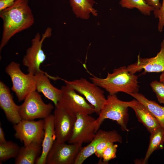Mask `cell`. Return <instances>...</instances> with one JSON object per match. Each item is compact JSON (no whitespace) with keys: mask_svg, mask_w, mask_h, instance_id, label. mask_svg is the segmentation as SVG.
<instances>
[{"mask_svg":"<svg viewBox=\"0 0 164 164\" xmlns=\"http://www.w3.org/2000/svg\"><path fill=\"white\" fill-rule=\"evenodd\" d=\"M72 10L78 18L84 19L89 18L91 14L97 15V11L94 7V0H69Z\"/></svg>","mask_w":164,"mask_h":164,"instance_id":"cell-20","label":"cell"},{"mask_svg":"<svg viewBox=\"0 0 164 164\" xmlns=\"http://www.w3.org/2000/svg\"><path fill=\"white\" fill-rule=\"evenodd\" d=\"M90 79L93 83L105 89L109 94L123 92L130 95L139 91L138 76L129 72L125 66L114 69L111 73H108L104 78L93 76Z\"/></svg>","mask_w":164,"mask_h":164,"instance_id":"cell-2","label":"cell"},{"mask_svg":"<svg viewBox=\"0 0 164 164\" xmlns=\"http://www.w3.org/2000/svg\"><path fill=\"white\" fill-rule=\"evenodd\" d=\"M113 143H114L109 141H102L97 146L94 154L98 158L101 159L104 150L107 147Z\"/></svg>","mask_w":164,"mask_h":164,"instance_id":"cell-28","label":"cell"},{"mask_svg":"<svg viewBox=\"0 0 164 164\" xmlns=\"http://www.w3.org/2000/svg\"><path fill=\"white\" fill-rule=\"evenodd\" d=\"M134 111L138 121L151 134L161 126L155 117L142 103L135 100L130 107Z\"/></svg>","mask_w":164,"mask_h":164,"instance_id":"cell-18","label":"cell"},{"mask_svg":"<svg viewBox=\"0 0 164 164\" xmlns=\"http://www.w3.org/2000/svg\"><path fill=\"white\" fill-rule=\"evenodd\" d=\"M44 135L42 142V150L36 159V164H46L47 155L56 140L53 114H50L44 119Z\"/></svg>","mask_w":164,"mask_h":164,"instance_id":"cell-17","label":"cell"},{"mask_svg":"<svg viewBox=\"0 0 164 164\" xmlns=\"http://www.w3.org/2000/svg\"><path fill=\"white\" fill-rule=\"evenodd\" d=\"M150 85L155 94L158 102L164 104V83L155 80L152 81Z\"/></svg>","mask_w":164,"mask_h":164,"instance_id":"cell-26","label":"cell"},{"mask_svg":"<svg viewBox=\"0 0 164 164\" xmlns=\"http://www.w3.org/2000/svg\"><path fill=\"white\" fill-rule=\"evenodd\" d=\"M122 138L115 130L105 131L99 129L93 139L85 147H81L75 160L74 164H82L87 158L95 153L97 145L104 141L113 142H122Z\"/></svg>","mask_w":164,"mask_h":164,"instance_id":"cell-14","label":"cell"},{"mask_svg":"<svg viewBox=\"0 0 164 164\" xmlns=\"http://www.w3.org/2000/svg\"><path fill=\"white\" fill-rule=\"evenodd\" d=\"M143 104L158 121L161 127L164 129V107L155 101L150 100L138 92L130 95Z\"/></svg>","mask_w":164,"mask_h":164,"instance_id":"cell-21","label":"cell"},{"mask_svg":"<svg viewBox=\"0 0 164 164\" xmlns=\"http://www.w3.org/2000/svg\"><path fill=\"white\" fill-rule=\"evenodd\" d=\"M44 119L37 121L22 119L14 125L15 136L23 143L24 146L33 142L41 143L44 137Z\"/></svg>","mask_w":164,"mask_h":164,"instance_id":"cell-9","label":"cell"},{"mask_svg":"<svg viewBox=\"0 0 164 164\" xmlns=\"http://www.w3.org/2000/svg\"><path fill=\"white\" fill-rule=\"evenodd\" d=\"M54 108L51 103H45L36 90L30 93L20 105L19 113L22 119L33 120L48 117Z\"/></svg>","mask_w":164,"mask_h":164,"instance_id":"cell-7","label":"cell"},{"mask_svg":"<svg viewBox=\"0 0 164 164\" xmlns=\"http://www.w3.org/2000/svg\"><path fill=\"white\" fill-rule=\"evenodd\" d=\"M0 107L7 120L13 125L22 120L19 113L20 105L15 103L9 88L2 81H0Z\"/></svg>","mask_w":164,"mask_h":164,"instance_id":"cell-15","label":"cell"},{"mask_svg":"<svg viewBox=\"0 0 164 164\" xmlns=\"http://www.w3.org/2000/svg\"><path fill=\"white\" fill-rule=\"evenodd\" d=\"M21 148L17 144L11 141L0 144V163L10 159L16 158Z\"/></svg>","mask_w":164,"mask_h":164,"instance_id":"cell-23","label":"cell"},{"mask_svg":"<svg viewBox=\"0 0 164 164\" xmlns=\"http://www.w3.org/2000/svg\"><path fill=\"white\" fill-rule=\"evenodd\" d=\"M52 31L51 28L47 27L41 36L38 32L32 39L31 45L27 49L22 60L23 64L27 68L29 73L35 75L43 71L40 66L46 60V56L42 48L43 43L46 38L51 36Z\"/></svg>","mask_w":164,"mask_h":164,"instance_id":"cell-5","label":"cell"},{"mask_svg":"<svg viewBox=\"0 0 164 164\" xmlns=\"http://www.w3.org/2000/svg\"><path fill=\"white\" fill-rule=\"evenodd\" d=\"M119 4L123 8L129 9L136 8L145 15H150L151 12L154 10L144 0H120Z\"/></svg>","mask_w":164,"mask_h":164,"instance_id":"cell-24","label":"cell"},{"mask_svg":"<svg viewBox=\"0 0 164 164\" xmlns=\"http://www.w3.org/2000/svg\"><path fill=\"white\" fill-rule=\"evenodd\" d=\"M20 66L19 63L12 61L5 69L12 82L11 89L19 102L24 100L30 93L36 90L34 75L29 73L25 74Z\"/></svg>","mask_w":164,"mask_h":164,"instance_id":"cell-4","label":"cell"},{"mask_svg":"<svg viewBox=\"0 0 164 164\" xmlns=\"http://www.w3.org/2000/svg\"><path fill=\"white\" fill-rule=\"evenodd\" d=\"M118 145L113 143L107 147L103 151L100 160L101 162L106 164L111 159L117 157L116 152Z\"/></svg>","mask_w":164,"mask_h":164,"instance_id":"cell-25","label":"cell"},{"mask_svg":"<svg viewBox=\"0 0 164 164\" xmlns=\"http://www.w3.org/2000/svg\"><path fill=\"white\" fill-rule=\"evenodd\" d=\"M64 80L66 85L83 95L94 107L95 113L98 115L99 114L107 100L104 92L100 87L83 78L71 81Z\"/></svg>","mask_w":164,"mask_h":164,"instance_id":"cell-8","label":"cell"},{"mask_svg":"<svg viewBox=\"0 0 164 164\" xmlns=\"http://www.w3.org/2000/svg\"><path fill=\"white\" fill-rule=\"evenodd\" d=\"M144 1L148 5L153 8L154 10L159 9L161 6V3L160 2L159 0H144Z\"/></svg>","mask_w":164,"mask_h":164,"instance_id":"cell-29","label":"cell"},{"mask_svg":"<svg viewBox=\"0 0 164 164\" xmlns=\"http://www.w3.org/2000/svg\"><path fill=\"white\" fill-rule=\"evenodd\" d=\"M29 0H16L12 5L0 11L3 21L0 51L13 36L33 24L34 18Z\"/></svg>","mask_w":164,"mask_h":164,"instance_id":"cell-1","label":"cell"},{"mask_svg":"<svg viewBox=\"0 0 164 164\" xmlns=\"http://www.w3.org/2000/svg\"><path fill=\"white\" fill-rule=\"evenodd\" d=\"M34 77L37 91L43 94L46 97L53 101L56 106L60 97L61 90L54 86L48 77L55 80L59 78L51 76L43 71L34 75Z\"/></svg>","mask_w":164,"mask_h":164,"instance_id":"cell-16","label":"cell"},{"mask_svg":"<svg viewBox=\"0 0 164 164\" xmlns=\"http://www.w3.org/2000/svg\"><path fill=\"white\" fill-rule=\"evenodd\" d=\"M149 147L143 160V164H145L149 159L155 150L163 149L164 143V129L161 126L150 134Z\"/></svg>","mask_w":164,"mask_h":164,"instance_id":"cell-22","label":"cell"},{"mask_svg":"<svg viewBox=\"0 0 164 164\" xmlns=\"http://www.w3.org/2000/svg\"><path fill=\"white\" fill-rule=\"evenodd\" d=\"M135 100L129 101H121L116 94H109L105 104L95 121V132L99 130L101 125L106 119L115 121L120 126L123 131H128L127 125L128 121V108Z\"/></svg>","mask_w":164,"mask_h":164,"instance_id":"cell-3","label":"cell"},{"mask_svg":"<svg viewBox=\"0 0 164 164\" xmlns=\"http://www.w3.org/2000/svg\"><path fill=\"white\" fill-rule=\"evenodd\" d=\"M68 143L90 142L95 136L96 119L90 114H78Z\"/></svg>","mask_w":164,"mask_h":164,"instance_id":"cell-11","label":"cell"},{"mask_svg":"<svg viewBox=\"0 0 164 164\" xmlns=\"http://www.w3.org/2000/svg\"><path fill=\"white\" fill-rule=\"evenodd\" d=\"M82 144H68L56 140L46 158L47 164H74Z\"/></svg>","mask_w":164,"mask_h":164,"instance_id":"cell-10","label":"cell"},{"mask_svg":"<svg viewBox=\"0 0 164 164\" xmlns=\"http://www.w3.org/2000/svg\"><path fill=\"white\" fill-rule=\"evenodd\" d=\"M159 81L164 83V71L162 72L159 76Z\"/></svg>","mask_w":164,"mask_h":164,"instance_id":"cell-32","label":"cell"},{"mask_svg":"<svg viewBox=\"0 0 164 164\" xmlns=\"http://www.w3.org/2000/svg\"><path fill=\"white\" fill-rule=\"evenodd\" d=\"M16 0H0V11L9 7Z\"/></svg>","mask_w":164,"mask_h":164,"instance_id":"cell-30","label":"cell"},{"mask_svg":"<svg viewBox=\"0 0 164 164\" xmlns=\"http://www.w3.org/2000/svg\"><path fill=\"white\" fill-rule=\"evenodd\" d=\"M153 13L155 17L158 19V31L161 32L164 27V0H162L160 8L158 10H154Z\"/></svg>","mask_w":164,"mask_h":164,"instance_id":"cell-27","label":"cell"},{"mask_svg":"<svg viewBox=\"0 0 164 164\" xmlns=\"http://www.w3.org/2000/svg\"><path fill=\"white\" fill-rule=\"evenodd\" d=\"M53 114L56 140L60 143L68 142L72 135L76 115L58 107H55Z\"/></svg>","mask_w":164,"mask_h":164,"instance_id":"cell-12","label":"cell"},{"mask_svg":"<svg viewBox=\"0 0 164 164\" xmlns=\"http://www.w3.org/2000/svg\"><path fill=\"white\" fill-rule=\"evenodd\" d=\"M60 97L55 107L61 108L76 115L78 114H91L95 113L94 107L72 87L66 85L61 87Z\"/></svg>","mask_w":164,"mask_h":164,"instance_id":"cell-6","label":"cell"},{"mask_svg":"<svg viewBox=\"0 0 164 164\" xmlns=\"http://www.w3.org/2000/svg\"><path fill=\"white\" fill-rule=\"evenodd\" d=\"M127 68L129 72L134 74L143 70L142 74L164 71V39L161 43L160 50L155 56L142 58L138 55L137 61Z\"/></svg>","mask_w":164,"mask_h":164,"instance_id":"cell-13","label":"cell"},{"mask_svg":"<svg viewBox=\"0 0 164 164\" xmlns=\"http://www.w3.org/2000/svg\"><path fill=\"white\" fill-rule=\"evenodd\" d=\"M7 141L5 139V133L2 128L0 126V144L3 143Z\"/></svg>","mask_w":164,"mask_h":164,"instance_id":"cell-31","label":"cell"},{"mask_svg":"<svg viewBox=\"0 0 164 164\" xmlns=\"http://www.w3.org/2000/svg\"><path fill=\"white\" fill-rule=\"evenodd\" d=\"M41 144L33 142L27 146L21 148L19 154L15 158V163L35 164L36 159L41 153Z\"/></svg>","mask_w":164,"mask_h":164,"instance_id":"cell-19","label":"cell"}]
</instances>
